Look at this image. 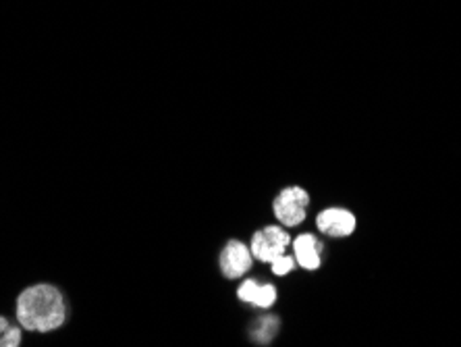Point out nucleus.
I'll use <instances>...</instances> for the list:
<instances>
[{"label": "nucleus", "instance_id": "1", "mask_svg": "<svg viewBox=\"0 0 461 347\" xmlns=\"http://www.w3.org/2000/svg\"><path fill=\"white\" fill-rule=\"evenodd\" d=\"M15 321L32 335H50L69 323V297L57 283L38 281L19 291L15 297Z\"/></svg>", "mask_w": 461, "mask_h": 347}, {"label": "nucleus", "instance_id": "2", "mask_svg": "<svg viewBox=\"0 0 461 347\" xmlns=\"http://www.w3.org/2000/svg\"><path fill=\"white\" fill-rule=\"evenodd\" d=\"M308 206H310V196L303 187L291 186L281 189L276 194V198L273 202V213L275 219L279 221L283 227H297L306 221L308 215Z\"/></svg>", "mask_w": 461, "mask_h": 347}, {"label": "nucleus", "instance_id": "3", "mask_svg": "<svg viewBox=\"0 0 461 347\" xmlns=\"http://www.w3.org/2000/svg\"><path fill=\"white\" fill-rule=\"evenodd\" d=\"M294 242L287 233V227L283 224H267V227L258 229L249 242V250H252L254 260L270 264L275 258L287 254L289 243Z\"/></svg>", "mask_w": 461, "mask_h": 347}, {"label": "nucleus", "instance_id": "4", "mask_svg": "<svg viewBox=\"0 0 461 347\" xmlns=\"http://www.w3.org/2000/svg\"><path fill=\"white\" fill-rule=\"evenodd\" d=\"M254 264V254L249 250V243H243L240 240H230L225 243V248L219 254V269L225 279H241L249 273Z\"/></svg>", "mask_w": 461, "mask_h": 347}, {"label": "nucleus", "instance_id": "5", "mask_svg": "<svg viewBox=\"0 0 461 347\" xmlns=\"http://www.w3.org/2000/svg\"><path fill=\"white\" fill-rule=\"evenodd\" d=\"M316 227L329 237H348L356 231V216L345 208H327L316 216Z\"/></svg>", "mask_w": 461, "mask_h": 347}, {"label": "nucleus", "instance_id": "6", "mask_svg": "<svg viewBox=\"0 0 461 347\" xmlns=\"http://www.w3.org/2000/svg\"><path fill=\"white\" fill-rule=\"evenodd\" d=\"M237 297H240L243 304L268 310L276 304L279 294H276V288L273 283H260L256 281V279H243L240 289H237Z\"/></svg>", "mask_w": 461, "mask_h": 347}, {"label": "nucleus", "instance_id": "7", "mask_svg": "<svg viewBox=\"0 0 461 347\" xmlns=\"http://www.w3.org/2000/svg\"><path fill=\"white\" fill-rule=\"evenodd\" d=\"M294 258L302 269L318 270L322 264V243L312 233L297 235L294 242Z\"/></svg>", "mask_w": 461, "mask_h": 347}, {"label": "nucleus", "instance_id": "8", "mask_svg": "<svg viewBox=\"0 0 461 347\" xmlns=\"http://www.w3.org/2000/svg\"><path fill=\"white\" fill-rule=\"evenodd\" d=\"M23 333L17 321L0 315V347H19L23 343Z\"/></svg>", "mask_w": 461, "mask_h": 347}, {"label": "nucleus", "instance_id": "9", "mask_svg": "<svg viewBox=\"0 0 461 347\" xmlns=\"http://www.w3.org/2000/svg\"><path fill=\"white\" fill-rule=\"evenodd\" d=\"M295 258L294 256H289V254H283V256H279V258H275L273 262H270V269H273V273L276 275V277H285V275H289L291 270L295 269Z\"/></svg>", "mask_w": 461, "mask_h": 347}]
</instances>
